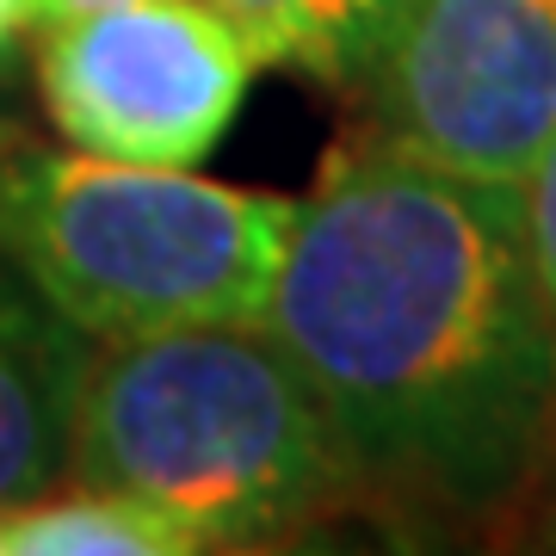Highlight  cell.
<instances>
[{
  "instance_id": "cell-6",
  "label": "cell",
  "mask_w": 556,
  "mask_h": 556,
  "mask_svg": "<svg viewBox=\"0 0 556 556\" xmlns=\"http://www.w3.org/2000/svg\"><path fill=\"white\" fill-rule=\"evenodd\" d=\"M87 353L93 340L20 273L0 278V507H25L68 477Z\"/></svg>"
},
{
  "instance_id": "cell-9",
  "label": "cell",
  "mask_w": 556,
  "mask_h": 556,
  "mask_svg": "<svg viewBox=\"0 0 556 556\" xmlns=\"http://www.w3.org/2000/svg\"><path fill=\"white\" fill-rule=\"evenodd\" d=\"M526 204V254H532V285L544 309V340H551V378H556V137L538 155V167L519 186Z\"/></svg>"
},
{
  "instance_id": "cell-10",
  "label": "cell",
  "mask_w": 556,
  "mask_h": 556,
  "mask_svg": "<svg viewBox=\"0 0 556 556\" xmlns=\"http://www.w3.org/2000/svg\"><path fill=\"white\" fill-rule=\"evenodd\" d=\"M93 7H112V0H31V25L68 20V13H93Z\"/></svg>"
},
{
  "instance_id": "cell-7",
  "label": "cell",
  "mask_w": 556,
  "mask_h": 556,
  "mask_svg": "<svg viewBox=\"0 0 556 556\" xmlns=\"http://www.w3.org/2000/svg\"><path fill=\"white\" fill-rule=\"evenodd\" d=\"M241 38L254 68H303L316 80H365L402 0H204Z\"/></svg>"
},
{
  "instance_id": "cell-1",
  "label": "cell",
  "mask_w": 556,
  "mask_h": 556,
  "mask_svg": "<svg viewBox=\"0 0 556 556\" xmlns=\"http://www.w3.org/2000/svg\"><path fill=\"white\" fill-rule=\"evenodd\" d=\"M260 328L358 482L482 507L556 433L519 186L439 174L390 142L340 149L298 199Z\"/></svg>"
},
{
  "instance_id": "cell-4",
  "label": "cell",
  "mask_w": 556,
  "mask_h": 556,
  "mask_svg": "<svg viewBox=\"0 0 556 556\" xmlns=\"http://www.w3.org/2000/svg\"><path fill=\"white\" fill-rule=\"evenodd\" d=\"M365 80L396 155L526 186L556 137V0H402Z\"/></svg>"
},
{
  "instance_id": "cell-11",
  "label": "cell",
  "mask_w": 556,
  "mask_h": 556,
  "mask_svg": "<svg viewBox=\"0 0 556 556\" xmlns=\"http://www.w3.org/2000/svg\"><path fill=\"white\" fill-rule=\"evenodd\" d=\"M31 25V0H0V50Z\"/></svg>"
},
{
  "instance_id": "cell-3",
  "label": "cell",
  "mask_w": 556,
  "mask_h": 556,
  "mask_svg": "<svg viewBox=\"0 0 556 556\" xmlns=\"http://www.w3.org/2000/svg\"><path fill=\"white\" fill-rule=\"evenodd\" d=\"M298 199L87 149H0V260L87 340L260 321Z\"/></svg>"
},
{
  "instance_id": "cell-12",
  "label": "cell",
  "mask_w": 556,
  "mask_h": 556,
  "mask_svg": "<svg viewBox=\"0 0 556 556\" xmlns=\"http://www.w3.org/2000/svg\"><path fill=\"white\" fill-rule=\"evenodd\" d=\"M0 556H7V507H0Z\"/></svg>"
},
{
  "instance_id": "cell-2",
  "label": "cell",
  "mask_w": 556,
  "mask_h": 556,
  "mask_svg": "<svg viewBox=\"0 0 556 556\" xmlns=\"http://www.w3.org/2000/svg\"><path fill=\"white\" fill-rule=\"evenodd\" d=\"M68 482L167 507L204 551L298 532L358 489L303 371L260 321L93 340Z\"/></svg>"
},
{
  "instance_id": "cell-5",
  "label": "cell",
  "mask_w": 556,
  "mask_h": 556,
  "mask_svg": "<svg viewBox=\"0 0 556 556\" xmlns=\"http://www.w3.org/2000/svg\"><path fill=\"white\" fill-rule=\"evenodd\" d=\"M254 56L204 0H112L38 25V100L62 142L192 167L248 100Z\"/></svg>"
},
{
  "instance_id": "cell-8",
  "label": "cell",
  "mask_w": 556,
  "mask_h": 556,
  "mask_svg": "<svg viewBox=\"0 0 556 556\" xmlns=\"http://www.w3.org/2000/svg\"><path fill=\"white\" fill-rule=\"evenodd\" d=\"M204 538L174 519L167 507H149L137 495L112 489H68L38 495L25 507H7V556H192Z\"/></svg>"
}]
</instances>
